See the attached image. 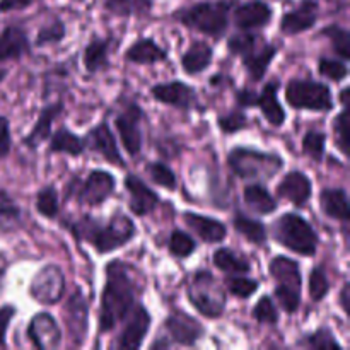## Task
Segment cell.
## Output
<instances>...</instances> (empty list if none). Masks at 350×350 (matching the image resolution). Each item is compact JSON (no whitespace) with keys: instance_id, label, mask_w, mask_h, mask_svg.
I'll return each instance as SVG.
<instances>
[{"instance_id":"6da1fadb","label":"cell","mask_w":350,"mask_h":350,"mask_svg":"<svg viewBox=\"0 0 350 350\" xmlns=\"http://www.w3.org/2000/svg\"><path fill=\"white\" fill-rule=\"evenodd\" d=\"M132 269L122 260H113L106 265V284L99 308V332H111L133 310L139 286L132 277Z\"/></svg>"},{"instance_id":"7a4b0ae2","label":"cell","mask_w":350,"mask_h":350,"mask_svg":"<svg viewBox=\"0 0 350 350\" xmlns=\"http://www.w3.org/2000/svg\"><path fill=\"white\" fill-rule=\"evenodd\" d=\"M77 239L88 241L99 255H106L115 250L129 245L137 236V228L129 215L116 212L106 224H99L94 219L85 217L84 221L75 222L70 228Z\"/></svg>"},{"instance_id":"3957f363","label":"cell","mask_w":350,"mask_h":350,"mask_svg":"<svg viewBox=\"0 0 350 350\" xmlns=\"http://www.w3.org/2000/svg\"><path fill=\"white\" fill-rule=\"evenodd\" d=\"M231 0H215V2H200L188 9L174 14V19L185 27L198 31L202 34L221 40L229 26Z\"/></svg>"},{"instance_id":"277c9868","label":"cell","mask_w":350,"mask_h":350,"mask_svg":"<svg viewBox=\"0 0 350 350\" xmlns=\"http://www.w3.org/2000/svg\"><path fill=\"white\" fill-rule=\"evenodd\" d=\"M228 164L243 180H270L284 167L279 154L262 152L250 147H234L228 154Z\"/></svg>"},{"instance_id":"5b68a950","label":"cell","mask_w":350,"mask_h":350,"mask_svg":"<svg viewBox=\"0 0 350 350\" xmlns=\"http://www.w3.org/2000/svg\"><path fill=\"white\" fill-rule=\"evenodd\" d=\"M270 275L275 279L277 286L273 296L279 301L280 308L287 314L297 313L301 306V287H303V275L301 267L296 260L289 256H275L269 265Z\"/></svg>"},{"instance_id":"8992f818","label":"cell","mask_w":350,"mask_h":350,"mask_svg":"<svg viewBox=\"0 0 350 350\" xmlns=\"http://www.w3.org/2000/svg\"><path fill=\"white\" fill-rule=\"evenodd\" d=\"M277 243L301 256H314L318 250V234L313 226L296 212H287L273 224Z\"/></svg>"},{"instance_id":"52a82bcc","label":"cell","mask_w":350,"mask_h":350,"mask_svg":"<svg viewBox=\"0 0 350 350\" xmlns=\"http://www.w3.org/2000/svg\"><path fill=\"white\" fill-rule=\"evenodd\" d=\"M286 101L294 109L310 111H332L334 96L332 89L323 82L313 79H293L286 88Z\"/></svg>"},{"instance_id":"ba28073f","label":"cell","mask_w":350,"mask_h":350,"mask_svg":"<svg viewBox=\"0 0 350 350\" xmlns=\"http://www.w3.org/2000/svg\"><path fill=\"white\" fill-rule=\"evenodd\" d=\"M188 299L205 318H219L224 313L226 294L215 277L207 270H200L188 284Z\"/></svg>"},{"instance_id":"9c48e42d","label":"cell","mask_w":350,"mask_h":350,"mask_svg":"<svg viewBox=\"0 0 350 350\" xmlns=\"http://www.w3.org/2000/svg\"><path fill=\"white\" fill-rule=\"evenodd\" d=\"M29 294L36 303L53 306L64 299L65 275L58 265H44L29 286Z\"/></svg>"},{"instance_id":"30bf717a","label":"cell","mask_w":350,"mask_h":350,"mask_svg":"<svg viewBox=\"0 0 350 350\" xmlns=\"http://www.w3.org/2000/svg\"><path fill=\"white\" fill-rule=\"evenodd\" d=\"M146 113L137 103H129L122 111L116 115L115 126L118 130L123 149L129 156H139L142 150V125Z\"/></svg>"},{"instance_id":"8fae6325","label":"cell","mask_w":350,"mask_h":350,"mask_svg":"<svg viewBox=\"0 0 350 350\" xmlns=\"http://www.w3.org/2000/svg\"><path fill=\"white\" fill-rule=\"evenodd\" d=\"M65 327L72 344L82 345L89 330V306L81 289L75 291L65 303Z\"/></svg>"},{"instance_id":"7c38bea8","label":"cell","mask_w":350,"mask_h":350,"mask_svg":"<svg viewBox=\"0 0 350 350\" xmlns=\"http://www.w3.org/2000/svg\"><path fill=\"white\" fill-rule=\"evenodd\" d=\"M116 180L111 173L105 170H92L89 171L88 178L81 183L77 191V200L81 204L98 207L105 204L115 191Z\"/></svg>"},{"instance_id":"4fadbf2b","label":"cell","mask_w":350,"mask_h":350,"mask_svg":"<svg viewBox=\"0 0 350 350\" xmlns=\"http://www.w3.org/2000/svg\"><path fill=\"white\" fill-rule=\"evenodd\" d=\"M85 149H91L92 152L101 156L106 163L113 164L116 167H125V161H123L122 154L118 150V144H116L115 133L109 129L108 122H101L96 126H92L84 137Z\"/></svg>"},{"instance_id":"5bb4252c","label":"cell","mask_w":350,"mask_h":350,"mask_svg":"<svg viewBox=\"0 0 350 350\" xmlns=\"http://www.w3.org/2000/svg\"><path fill=\"white\" fill-rule=\"evenodd\" d=\"M164 328L171 342L183 347H193L205 334V328L190 314L176 310L164 320Z\"/></svg>"},{"instance_id":"9a60e30c","label":"cell","mask_w":350,"mask_h":350,"mask_svg":"<svg viewBox=\"0 0 350 350\" xmlns=\"http://www.w3.org/2000/svg\"><path fill=\"white\" fill-rule=\"evenodd\" d=\"M26 334L31 344L41 350L57 349L62 342V330L57 320L44 311L31 318Z\"/></svg>"},{"instance_id":"2e32d148","label":"cell","mask_w":350,"mask_h":350,"mask_svg":"<svg viewBox=\"0 0 350 350\" xmlns=\"http://www.w3.org/2000/svg\"><path fill=\"white\" fill-rule=\"evenodd\" d=\"M129 321H126L125 328L120 334L116 347L125 349V350H135L140 349L144 344V338L147 337L150 330V323H152V317L147 311L144 304H139L135 310L130 311Z\"/></svg>"},{"instance_id":"e0dca14e","label":"cell","mask_w":350,"mask_h":350,"mask_svg":"<svg viewBox=\"0 0 350 350\" xmlns=\"http://www.w3.org/2000/svg\"><path fill=\"white\" fill-rule=\"evenodd\" d=\"M123 185L130 195L129 208L133 215L144 217V215H149L156 211L161 202L159 195L152 188L147 187L142 178H139L137 174H126Z\"/></svg>"},{"instance_id":"ac0fdd59","label":"cell","mask_w":350,"mask_h":350,"mask_svg":"<svg viewBox=\"0 0 350 350\" xmlns=\"http://www.w3.org/2000/svg\"><path fill=\"white\" fill-rule=\"evenodd\" d=\"M150 94H152L156 101L167 106H174L178 109H190L197 105V92H195V89L181 81L152 85Z\"/></svg>"},{"instance_id":"d6986e66","label":"cell","mask_w":350,"mask_h":350,"mask_svg":"<svg viewBox=\"0 0 350 350\" xmlns=\"http://www.w3.org/2000/svg\"><path fill=\"white\" fill-rule=\"evenodd\" d=\"M318 3L314 0H303L299 7L284 14L280 19V33L286 36H294L310 31L318 21Z\"/></svg>"},{"instance_id":"ffe728a7","label":"cell","mask_w":350,"mask_h":350,"mask_svg":"<svg viewBox=\"0 0 350 350\" xmlns=\"http://www.w3.org/2000/svg\"><path fill=\"white\" fill-rule=\"evenodd\" d=\"M277 195L280 198H286L296 207H303L313 195V183L303 171H289L277 185Z\"/></svg>"},{"instance_id":"44dd1931","label":"cell","mask_w":350,"mask_h":350,"mask_svg":"<svg viewBox=\"0 0 350 350\" xmlns=\"http://www.w3.org/2000/svg\"><path fill=\"white\" fill-rule=\"evenodd\" d=\"M64 111V101L58 99L57 103H51V105H46L40 111V116H38L36 123L33 125L31 132L27 133L23 139V144L27 147V149L34 150L41 146L43 142H46L51 137V126H53V122L62 115Z\"/></svg>"},{"instance_id":"7402d4cb","label":"cell","mask_w":350,"mask_h":350,"mask_svg":"<svg viewBox=\"0 0 350 350\" xmlns=\"http://www.w3.org/2000/svg\"><path fill=\"white\" fill-rule=\"evenodd\" d=\"M273 9L263 0H252L236 7L234 24L239 29H258L272 21Z\"/></svg>"},{"instance_id":"603a6c76","label":"cell","mask_w":350,"mask_h":350,"mask_svg":"<svg viewBox=\"0 0 350 350\" xmlns=\"http://www.w3.org/2000/svg\"><path fill=\"white\" fill-rule=\"evenodd\" d=\"M183 221L202 241L208 243V245L224 241V238L228 236V228H226L224 222L214 217L200 215L197 212H185Z\"/></svg>"},{"instance_id":"cb8c5ba5","label":"cell","mask_w":350,"mask_h":350,"mask_svg":"<svg viewBox=\"0 0 350 350\" xmlns=\"http://www.w3.org/2000/svg\"><path fill=\"white\" fill-rule=\"evenodd\" d=\"M29 53V38L21 26H7L0 33V64L19 60Z\"/></svg>"},{"instance_id":"d4e9b609","label":"cell","mask_w":350,"mask_h":350,"mask_svg":"<svg viewBox=\"0 0 350 350\" xmlns=\"http://www.w3.org/2000/svg\"><path fill=\"white\" fill-rule=\"evenodd\" d=\"M125 60L129 64L152 65L167 60V53L152 38H142V40L130 44L129 50L125 51Z\"/></svg>"},{"instance_id":"484cf974","label":"cell","mask_w":350,"mask_h":350,"mask_svg":"<svg viewBox=\"0 0 350 350\" xmlns=\"http://www.w3.org/2000/svg\"><path fill=\"white\" fill-rule=\"evenodd\" d=\"M320 207L327 217L347 224L350 219L349 195L344 188H325L320 193Z\"/></svg>"},{"instance_id":"4316f807","label":"cell","mask_w":350,"mask_h":350,"mask_svg":"<svg viewBox=\"0 0 350 350\" xmlns=\"http://www.w3.org/2000/svg\"><path fill=\"white\" fill-rule=\"evenodd\" d=\"M277 92H279V82L273 81L265 84L263 91L258 94L256 106H258L262 115L265 116V120L270 125L282 126L286 123V109L280 105L279 98H277Z\"/></svg>"},{"instance_id":"83f0119b","label":"cell","mask_w":350,"mask_h":350,"mask_svg":"<svg viewBox=\"0 0 350 350\" xmlns=\"http://www.w3.org/2000/svg\"><path fill=\"white\" fill-rule=\"evenodd\" d=\"M214 60V50L205 41H195L181 57V68L188 75H197L207 70Z\"/></svg>"},{"instance_id":"f1b7e54d","label":"cell","mask_w":350,"mask_h":350,"mask_svg":"<svg viewBox=\"0 0 350 350\" xmlns=\"http://www.w3.org/2000/svg\"><path fill=\"white\" fill-rule=\"evenodd\" d=\"M275 55H277L275 44H265V46L260 48V50L253 48L250 53L243 55V65H245L246 72L250 74V79L255 82L262 81V79L265 77L272 60L275 58Z\"/></svg>"},{"instance_id":"f546056e","label":"cell","mask_w":350,"mask_h":350,"mask_svg":"<svg viewBox=\"0 0 350 350\" xmlns=\"http://www.w3.org/2000/svg\"><path fill=\"white\" fill-rule=\"evenodd\" d=\"M85 150V142L82 137L75 135L74 132L62 126L51 135L50 146H48V154H65L70 157L82 156Z\"/></svg>"},{"instance_id":"4dcf8cb0","label":"cell","mask_w":350,"mask_h":350,"mask_svg":"<svg viewBox=\"0 0 350 350\" xmlns=\"http://www.w3.org/2000/svg\"><path fill=\"white\" fill-rule=\"evenodd\" d=\"M109 43L111 40L94 38L84 48V67L89 74H96L109 67Z\"/></svg>"},{"instance_id":"1f68e13d","label":"cell","mask_w":350,"mask_h":350,"mask_svg":"<svg viewBox=\"0 0 350 350\" xmlns=\"http://www.w3.org/2000/svg\"><path fill=\"white\" fill-rule=\"evenodd\" d=\"M245 204L252 208L255 214L269 215L277 211V200L270 195V191L262 183L248 185L243 191Z\"/></svg>"},{"instance_id":"d6a6232c","label":"cell","mask_w":350,"mask_h":350,"mask_svg":"<svg viewBox=\"0 0 350 350\" xmlns=\"http://www.w3.org/2000/svg\"><path fill=\"white\" fill-rule=\"evenodd\" d=\"M212 262L219 270L234 273V275H246L252 270V263L248 262V258H245L243 255L239 256L231 248H219L212 256Z\"/></svg>"},{"instance_id":"836d02e7","label":"cell","mask_w":350,"mask_h":350,"mask_svg":"<svg viewBox=\"0 0 350 350\" xmlns=\"http://www.w3.org/2000/svg\"><path fill=\"white\" fill-rule=\"evenodd\" d=\"M232 226H234L238 234H241L243 238H246L253 245H263L267 241L265 224L256 221V219L248 217L243 212H236L234 219H232Z\"/></svg>"},{"instance_id":"e575fe53","label":"cell","mask_w":350,"mask_h":350,"mask_svg":"<svg viewBox=\"0 0 350 350\" xmlns=\"http://www.w3.org/2000/svg\"><path fill=\"white\" fill-rule=\"evenodd\" d=\"M36 211L41 217L55 219L60 211V202H58V191L53 185H46L36 193Z\"/></svg>"},{"instance_id":"d590c367","label":"cell","mask_w":350,"mask_h":350,"mask_svg":"<svg viewBox=\"0 0 350 350\" xmlns=\"http://www.w3.org/2000/svg\"><path fill=\"white\" fill-rule=\"evenodd\" d=\"M321 36H327L330 40L334 51L342 58L344 62H349L350 58V34L345 27L338 26V24H330V26L321 29Z\"/></svg>"},{"instance_id":"8d00e7d4","label":"cell","mask_w":350,"mask_h":350,"mask_svg":"<svg viewBox=\"0 0 350 350\" xmlns=\"http://www.w3.org/2000/svg\"><path fill=\"white\" fill-rule=\"evenodd\" d=\"M150 7V0H105V9L120 17H129L135 12L146 14Z\"/></svg>"},{"instance_id":"74e56055","label":"cell","mask_w":350,"mask_h":350,"mask_svg":"<svg viewBox=\"0 0 350 350\" xmlns=\"http://www.w3.org/2000/svg\"><path fill=\"white\" fill-rule=\"evenodd\" d=\"M297 345H303V347L313 350H342V345L338 344L337 338L330 332V328L327 327L320 328V330L313 332L310 335H304V338Z\"/></svg>"},{"instance_id":"f35d334b","label":"cell","mask_w":350,"mask_h":350,"mask_svg":"<svg viewBox=\"0 0 350 350\" xmlns=\"http://www.w3.org/2000/svg\"><path fill=\"white\" fill-rule=\"evenodd\" d=\"M327 133L320 132V130H310V132L304 133L303 137V152L306 154L310 159L323 161L325 149H327Z\"/></svg>"},{"instance_id":"ab89813d","label":"cell","mask_w":350,"mask_h":350,"mask_svg":"<svg viewBox=\"0 0 350 350\" xmlns=\"http://www.w3.org/2000/svg\"><path fill=\"white\" fill-rule=\"evenodd\" d=\"M167 250H170L171 255L176 256V258H188V256L193 255L195 250H197V243L193 241V238H191L190 234L176 229V231L171 232Z\"/></svg>"},{"instance_id":"60d3db41","label":"cell","mask_w":350,"mask_h":350,"mask_svg":"<svg viewBox=\"0 0 350 350\" xmlns=\"http://www.w3.org/2000/svg\"><path fill=\"white\" fill-rule=\"evenodd\" d=\"M226 287L232 296L239 297V299H250L256 291L260 289V282L256 279H250L245 275H232L224 280Z\"/></svg>"},{"instance_id":"b9f144b4","label":"cell","mask_w":350,"mask_h":350,"mask_svg":"<svg viewBox=\"0 0 350 350\" xmlns=\"http://www.w3.org/2000/svg\"><path fill=\"white\" fill-rule=\"evenodd\" d=\"M147 173H149L150 180L156 185H159V187L166 188L170 191L176 190V174H174V171L167 164L159 163V161L147 164Z\"/></svg>"},{"instance_id":"7bdbcfd3","label":"cell","mask_w":350,"mask_h":350,"mask_svg":"<svg viewBox=\"0 0 350 350\" xmlns=\"http://www.w3.org/2000/svg\"><path fill=\"white\" fill-rule=\"evenodd\" d=\"M310 297L314 303H320L330 293V282L327 279V272H325V267L318 265L311 270L310 273Z\"/></svg>"},{"instance_id":"ee69618b","label":"cell","mask_w":350,"mask_h":350,"mask_svg":"<svg viewBox=\"0 0 350 350\" xmlns=\"http://www.w3.org/2000/svg\"><path fill=\"white\" fill-rule=\"evenodd\" d=\"M67 34V27H65V23H62L60 19H55L53 23L48 24V26L41 27L36 34V46L43 48L48 46V44H57L60 43L62 40Z\"/></svg>"},{"instance_id":"f6af8a7d","label":"cell","mask_w":350,"mask_h":350,"mask_svg":"<svg viewBox=\"0 0 350 350\" xmlns=\"http://www.w3.org/2000/svg\"><path fill=\"white\" fill-rule=\"evenodd\" d=\"M318 72L321 77H327L334 82H342L349 75L347 64L344 60H337V58H320L318 62Z\"/></svg>"},{"instance_id":"bcb514c9","label":"cell","mask_w":350,"mask_h":350,"mask_svg":"<svg viewBox=\"0 0 350 350\" xmlns=\"http://www.w3.org/2000/svg\"><path fill=\"white\" fill-rule=\"evenodd\" d=\"M253 318L262 325H272V327L277 325V321H279V311H277L272 297L262 296L256 301L255 308H253Z\"/></svg>"},{"instance_id":"7dc6e473","label":"cell","mask_w":350,"mask_h":350,"mask_svg":"<svg viewBox=\"0 0 350 350\" xmlns=\"http://www.w3.org/2000/svg\"><path fill=\"white\" fill-rule=\"evenodd\" d=\"M334 133L335 144L340 152L344 154V157H349V106H344V109L335 118Z\"/></svg>"},{"instance_id":"c3c4849f","label":"cell","mask_w":350,"mask_h":350,"mask_svg":"<svg viewBox=\"0 0 350 350\" xmlns=\"http://www.w3.org/2000/svg\"><path fill=\"white\" fill-rule=\"evenodd\" d=\"M21 222V208L5 193H0V228L9 229Z\"/></svg>"},{"instance_id":"681fc988","label":"cell","mask_w":350,"mask_h":350,"mask_svg":"<svg viewBox=\"0 0 350 350\" xmlns=\"http://www.w3.org/2000/svg\"><path fill=\"white\" fill-rule=\"evenodd\" d=\"M217 125L219 129L222 130V133L232 135V133H238L239 130L248 126V116H246L245 111H241V109H234V111L228 113V115L219 116Z\"/></svg>"},{"instance_id":"f907efd6","label":"cell","mask_w":350,"mask_h":350,"mask_svg":"<svg viewBox=\"0 0 350 350\" xmlns=\"http://www.w3.org/2000/svg\"><path fill=\"white\" fill-rule=\"evenodd\" d=\"M256 43H258V38L256 34L252 33H241V34H234V36L229 38L228 41V48L232 55H246L256 48Z\"/></svg>"},{"instance_id":"816d5d0a","label":"cell","mask_w":350,"mask_h":350,"mask_svg":"<svg viewBox=\"0 0 350 350\" xmlns=\"http://www.w3.org/2000/svg\"><path fill=\"white\" fill-rule=\"evenodd\" d=\"M12 147V135H10V123L3 115H0V159H5Z\"/></svg>"},{"instance_id":"f5cc1de1","label":"cell","mask_w":350,"mask_h":350,"mask_svg":"<svg viewBox=\"0 0 350 350\" xmlns=\"http://www.w3.org/2000/svg\"><path fill=\"white\" fill-rule=\"evenodd\" d=\"M16 317V308L12 304L0 306V347H5V337L12 318Z\"/></svg>"},{"instance_id":"db71d44e","label":"cell","mask_w":350,"mask_h":350,"mask_svg":"<svg viewBox=\"0 0 350 350\" xmlns=\"http://www.w3.org/2000/svg\"><path fill=\"white\" fill-rule=\"evenodd\" d=\"M236 103H238L239 108H255L256 103H258V92L248 88L239 89V91H236Z\"/></svg>"},{"instance_id":"11a10c76","label":"cell","mask_w":350,"mask_h":350,"mask_svg":"<svg viewBox=\"0 0 350 350\" xmlns=\"http://www.w3.org/2000/svg\"><path fill=\"white\" fill-rule=\"evenodd\" d=\"M34 0H0V14L12 12V10H24L33 5Z\"/></svg>"},{"instance_id":"9f6ffc18","label":"cell","mask_w":350,"mask_h":350,"mask_svg":"<svg viewBox=\"0 0 350 350\" xmlns=\"http://www.w3.org/2000/svg\"><path fill=\"white\" fill-rule=\"evenodd\" d=\"M350 286L349 282H345L340 289V297H338V304H340L342 311H344L345 317H349L350 313Z\"/></svg>"},{"instance_id":"6f0895ef","label":"cell","mask_w":350,"mask_h":350,"mask_svg":"<svg viewBox=\"0 0 350 350\" xmlns=\"http://www.w3.org/2000/svg\"><path fill=\"white\" fill-rule=\"evenodd\" d=\"M349 94H350V88L347 85V88L342 89V92H340L342 106H349Z\"/></svg>"},{"instance_id":"680465c9","label":"cell","mask_w":350,"mask_h":350,"mask_svg":"<svg viewBox=\"0 0 350 350\" xmlns=\"http://www.w3.org/2000/svg\"><path fill=\"white\" fill-rule=\"evenodd\" d=\"M7 75H9V70H7V68H2V67H0V84H2V82L5 81Z\"/></svg>"}]
</instances>
